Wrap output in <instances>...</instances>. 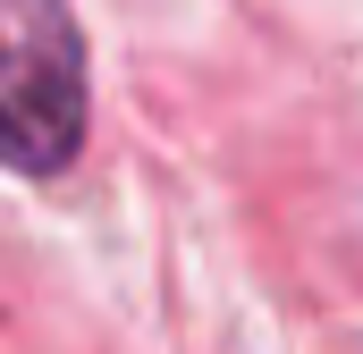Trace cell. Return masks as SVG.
I'll use <instances>...</instances> for the list:
<instances>
[{
    "label": "cell",
    "mask_w": 363,
    "mask_h": 354,
    "mask_svg": "<svg viewBox=\"0 0 363 354\" xmlns=\"http://www.w3.org/2000/svg\"><path fill=\"white\" fill-rule=\"evenodd\" d=\"M93 127V59L68 0H0V169L60 177Z\"/></svg>",
    "instance_id": "1"
}]
</instances>
